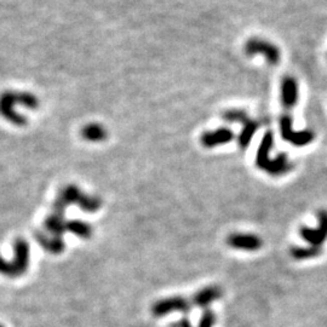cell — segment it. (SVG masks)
<instances>
[{
  "label": "cell",
  "mask_w": 327,
  "mask_h": 327,
  "mask_svg": "<svg viewBox=\"0 0 327 327\" xmlns=\"http://www.w3.org/2000/svg\"><path fill=\"white\" fill-rule=\"evenodd\" d=\"M78 205V207L83 211L97 212L102 207V200L95 195H87L80 191L78 186L68 185L63 187L61 192L58 193L56 200L52 204V212L64 216L67 207L69 205Z\"/></svg>",
  "instance_id": "1"
},
{
  "label": "cell",
  "mask_w": 327,
  "mask_h": 327,
  "mask_svg": "<svg viewBox=\"0 0 327 327\" xmlns=\"http://www.w3.org/2000/svg\"><path fill=\"white\" fill-rule=\"evenodd\" d=\"M14 257L10 262L5 261L0 256V275L11 277H20L27 273L31 261V249L26 239L16 238L13 244Z\"/></svg>",
  "instance_id": "2"
},
{
  "label": "cell",
  "mask_w": 327,
  "mask_h": 327,
  "mask_svg": "<svg viewBox=\"0 0 327 327\" xmlns=\"http://www.w3.org/2000/svg\"><path fill=\"white\" fill-rule=\"evenodd\" d=\"M17 104L33 109L38 107V100L36 96L27 92H4L0 96V114L3 118L13 122L14 108H16Z\"/></svg>",
  "instance_id": "3"
},
{
  "label": "cell",
  "mask_w": 327,
  "mask_h": 327,
  "mask_svg": "<svg viewBox=\"0 0 327 327\" xmlns=\"http://www.w3.org/2000/svg\"><path fill=\"white\" fill-rule=\"evenodd\" d=\"M223 118L226 121L241 122L244 128H242L240 136H239V145H240L241 149H246L251 141H252L257 128H258V124L252 119H250L246 115V113L242 112V110H228L223 114Z\"/></svg>",
  "instance_id": "4"
},
{
  "label": "cell",
  "mask_w": 327,
  "mask_h": 327,
  "mask_svg": "<svg viewBox=\"0 0 327 327\" xmlns=\"http://www.w3.org/2000/svg\"><path fill=\"white\" fill-rule=\"evenodd\" d=\"M299 235L305 242L315 247H321L327 241V210L317 212V226H303L299 229Z\"/></svg>",
  "instance_id": "5"
},
{
  "label": "cell",
  "mask_w": 327,
  "mask_h": 327,
  "mask_svg": "<svg viewBox=\"0 0 327 327\" xmlns=\"http://www.w3.org/2000/svg\"><path fill=\"white\" fill-rule=\"evenodd\" d=\"M192 309V303L189 300L181 296L168 297L157 300L151 306V313L156 317H164L174 313H189Z\"/></svg>",
  "instance_id": "6"
},
{
  "label": "cell",
  "mask_w": 327,
  "mask_h": 327,
  "mask_svg": "<svg viewBox=\"0 0 327 327\" xmlns=\"http://www.w3.org/2000/svg\"><path fill=\"white\" fill-rule=\"evenodd\" d=\"M227 245L234 250L255 252L262 249L263 240L261 236L252 234V233H233L228 235Z\"/></svg>",
  "instance_id": "7"
},
{
  "label": "cell",
  "mask_w": 327,
  "mask_h": 327,
  "mask_svg": "<svg viewBox=\"0 0 327 327\" xmlns=\"http://www.w3.org/2000/svg\"><path fill=\"white\" fill-rule=\"evenodd\" d=\"M245 54L247 56H253V55H263L267 58L270 64H277L280 61V51L273 44L265 42V40L258 39V38H252L245 45Z\"/></svg>",
  "instance_id": "8"
},
{
  "label": "cell",
  "mask_w": 327,
  "mask_h": 327,
  "mask_svg": "<svg viewBox=\"0 0 327 327\" xmlns=\"http://www.w3.org/2000/svg\"><path fill=\"white\" fill-rule=\"evenodd\" d=\"M281 127V136L285 141L292 143L294 145H306L313 141L314 136L310 131H303V132H294L292 130V120L288 115H284L280 121Z\"/></svg>",
  "instance_id": "9"
},
{
  "label": "cell",
  "mask_w": 327,
  "mask_h": 327,
  "mask_svg": "<svg viewBox=\"0 0 327 327\" xmlns=\"http://www.w3.org/2000/svg\"><path fill=\"white\" fill-rule=\"evenodd\" d=\"M221 296L222 291L218 286H206V287L201 288V290L198 291L197 293L193 296L192 304L205 310V309H209V306L211 305L212 303L216 302L217 299H220Z\"/></svg>",
  "instance_id": "10"
},
{
  "label": "cell",
  "mask_w": 327,
  "mask_h": 327,
  "mask_svg": "<svg viewBox=\"0 0 327 327\" xmlns=\"http://www.w3.org/2000/svg\"><path fill=\"white\" fill-rule=\"evenodd\" d=\"M34 236L38 244L51 255H61L66 250V242L61 236H52L43 232H37Z\"/></svg>",
  "instance_id": "11"
},
{
  "label": "cell",
  "mask_w": 327,
  "mask_h": 327,
  "mask_svg": "<svg viewBox=\"0 0 327 327\" xmlns=\"http://www.w3.org/2000/svg\"><path fill=\"white\" fill-rule=\"evenodd\" d=\"M234 133L229 128H218L212 132H205L201 136V144L205 148H214L216 145L226 144V143L233 141Z\"/></svg>",
  "instance_id": "12"
},
{
  "label": "cell",
  "mask_w": 327,
  "mask_h": 327,
  "mask_svg": "<svg viewBox=\"0 0 327 327\" xmlns=\"http://www.w3.org/2000/svg\"><path fill=\"white\" fill-rule=\"evenodd\" d=\"M298 98V87L293 78L286 77L282 80L281 85V100L285 107L291 108L296 106Z\"/></svg>",
  "instance_id": "13"
},
{
  "label": "cell",
  "mask_w": 327,
  "mask_h": 327,
  "mask_svg": "<svg viewBox=\"0 0 327 327\" xmlns=\"http://www.w3.org/2000/svg\"><path fill=\"white\" fill-rule=\"evenodd\" d=\"M66 220L64 216L58 215L52 212L44 221V229L46 230L49 235L52 236H61L63 238V234L67 232L66 230Z\"/></svg>",
  "instance_id": "14"
},
{
  "label": "cell",
  "mask_w": 327,
  "mask_h": 327,
  "mask_svg": "<svg viewBox=\"0 0 327 327\" xmlns=\"http://www.w3.org/2000/svg\"><path fill=\"white\" fill-rule=\"evenodd\" d=\"M273 133L267 132L262 139L261 145H259L258 151H257L256 155V165L258 166L261 170H264V168L267 166V164L269 162V154L271 148H273Z\"/></svg>",
  "instance_id": "15"
},
{
  "label": "cell",
  "mask_w": 327,
  "mask_h": 327,
  "mask_svg": "<svg viewBox=\"0 0 327 327\" xmlns=\"http://www.w3.org/2000/svg\"><path fill=\"white\" fill-rule=\"evenodd\" d=\"M66 230L78 238L87 240L92 236L93 228L91 224L81 220H71L66 222Z\"/></svg>",
  "instance_id": "16"
},
{
  "label": "cell",
  "mask_w": 327,
  "mask_h": 327,
  "mask_svg": "<svg viewBox=\"0 0 327 327\" xmlns=\"http://www.w3.org/2000/svg\"><path fill=\"white\" fill-rule=\"evenodd\" d=\"M81 136L84 139L89 142H102L107 139L106 128L98 124H89L81 130Z\"/></svg>",
  "instance_id": "17"
},
{
  "label": "cell",
  "mask_w": 327,
  "mask_h": 327,
  "mask_svg": "<svg viewBox=\"0 0 327 327\" xmlns=\"http://www.w3.org/2000/svg\"><path fill=\"white\" fill-rule=\"evenodd\" d=\"M290 253L292 258L297 259V261H305V259L316 258V257L321 256L322 249L311 246V245H308V246H293L290 250Z\"/></svg>",
  "instance_id": "18"
},
{
  "label": "cell",
  "mask_w": 327,
  "mask_h": 327,
  "mask_svg": "<svg viewBox=\"0 0 327 327\" xmlns=\"http://www.w3.org/2000/svg\"><path fill=\"white\" fill-rule=\"evenodd\" d=\"M216 321H217V317H216L214 310H211V309H205L204 313L201 314L197 327H215Z\"/></svg>",
  "instance_id": "19"
},
{
  "label": "cell",
  "mask_w": 327,
  "mask_h": 327,
  "mask_svg": "<svg viewBox=\"0 0 327 327\" xmlns=\"http://www.w3.org/2000/svg\"><path fill=\"white\" fill-rule=\"evenodd\" d=\"M171 327H193V325L191 323V321L187 319V317H183V319H181L180 321H177V322H175Z\"/></svg>",
  "instance_id": "20"
},
{
  "label": "cell",
  "mask_w": 327,
  "mask_h": 327,
  "mask_svg": "<svg viewBox=\"0 0 327 327\" xmlns=\"http://www.w3.org/2000/svg\"><path fill=\"white\" fill-rule=\"evenodd\" d=\"M0 327H4V326H3V325H0Z\"/></svg>",
  "instance_id": "21"
}]
</instances>
